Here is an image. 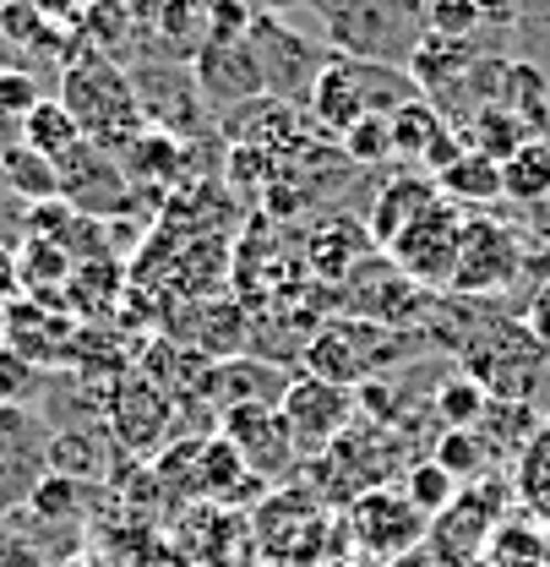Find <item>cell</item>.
<instances>
[{"label": "cell", "mask_w": 550, "mask_h": 567, "mask_svg": "<svg viewBox=\"0 0 550 567\" xmlns=\"http://www.w3.org/2000/svg\"><path fill=\"white\" fill-rule=\"evenodd\" d=\"M322 17V44L339 61L365 66H409L425 39V11L414 0H311Z\"/></svg>", "instance_id": "6da1fadb"}, {"label": "cell", "mask_w": 550, "mask_h": 567, "mask_svg": "<svg viewBox=\"0 0 550 567\" xmlns=\"http://www.w3.org/2000/svg\"><path fill=\"white\" fill-rule=\"evenodd\" d=\"M414 333L398 328H382V322H365V317H333L328 328H316L305 339V377H322L333 388H365L376 382L382 365H393L398 354H414Z\"/></svg>", "instance_id": "7a4b0ae2"}, {"label": "cell", "mask_w": 550, "mask_h": 567, "mask_svg": "<svg viewBox=\"0 0 550 567\" xmlns=\"http://www.w3.org/2000/svg\"><path fill=\"white\" fill-rule=\"evenodd\" d=\"M61 104L71 110V121L82 126V137L93 142V147H115V142H132L142 137V110H137V87H132V76L126 71H115L104 55H82V61H71L66 76H61Z\"/></svg>", "instance_id": "3957f363"}, {"label": "cell", "mask_w": 550, "mask_h": 567, "mask_svg": "<svg viewBox=\"0 0 550 567\" xmlns=\"http://www.w3.org/2000/svg\"><path fill=\"white\" fill-rule=\"evenodd\" d=\"M246 39H251L257 66H262V99L294 104V110H305V99H311V87L322 82V71L339 61L328 44H305L300 33H289L268 11H251Z\"/></svg>", "instance_id": "277c9868"}, {"label": "cell", "mask_w": 550, "mask_h": 567, "mask_svg": "<svg viewBox=\"0 0 550 567\" xmlns=\"http://www.w3.org/2000/svg\"><path fill=\"white\" fill-rule=\"evenodd\" d=\"M529 268V240L523 229L490 218V213H469L464 218V240H458V268H453V284L458 295H501L523 279Z\"/></svg>", "instance_id": "5b68a950"}, {"label": "cell", "mask_w": 550, "mask_h": 567, "mask_svg": "<svg viewBox=\"0 0 550 567\" xmlns=\"http://www.w3.org/2000/svg\"><path fill=\"white\" fill-rule=\"evenodd\" d=\"M278 415H283V431L294 442L300 458H322L349 425H354V393L349 388H333L322 377H289V393L278 399Z\"/></svg>", "instance_id": "8992f818"}, {"label": "cell", "mask_w": 550, "mask_h": 567, "mask_svg": "<svg viewBox=\"0 0 550 567\" xmlns=\"http://www.w3.org/2000/svg\"><path fill=\"white\" fill-rule=\"evenodd\" d=\"M464 218L469 213L453 208L447 197L436 208H425L409 229L387 246L393 268L404 274L419 289H436V284H453V268H458V240H464Z\"/></svg>", "instance_id": "52a82bcc"}, {"label": "cell", "mask_w": 550, "mask_h": 567, "mask_svg": "<svg viewBox=\"0 0 550 567\" xmlns=\"http://www.w3.org/2000/svg\"><path fill=\"white\" fill-rule=\"evenodd\" d=\"M55 175H61V203L71 213H82V218H110V213H126L132 208V181H126V169L104 153V147H93V142L82 137L71 147L66 158H55Z\"/></svg>", "instance_id": "ba28073f"}, {"label": "cell", "mask_w": 550, "mask_h": 567, "mask_svg": "<svg viewBox=\"0 0 550 567\" xmlns=\"http://www.w3.org/2000/svg\"><path fill=\"white\" fill-rule=\"evenodd\" d=\"M191 82L207 104L218 110H240L251 99H262V66H257V50L246 33H212L203 39L197 61H191Z\"/></svg>", "instance_id": "9c48e42d"}, {"label": "cell", "mask_w": 550, "mask_h": 567, "mask_svg": "<svg viewBox=\"0 0 550 567\" xmlns=\"http://www.w3.org/2000/svg\"><path fill=\"white\" fill-rule=\"evenodd\" d=\"M289 377L294 371H283L268 354H224V360H207V371L191 399H207L218 415L224 410H240V404H268V410H278V399L289 393Z\"/></svg>", "instance_id": "30bf717a"}, {"label": "cell", "mask_w": 550, "mask_h": 567, "mask_svg": "<svg viewBox=\"0 0 550 567\" xmlns=\"http://www.w3.org/2000/svg\"><path fill=\"white\" fill-rule=\"evenodd\" d=\"M218 436L240 453V464L262 481H278L300 464L289 431H283V415L268 410V404H240V410H224L218 415Z\"/></svg>", "instance_id": "8fae6325"}, {"label": "cell", "mask_w": 550, "mask_h": 567, "mask_svg": "<svg viewBox=\"0 0 550 567\" xmlns=\"http://www.w3.org/2000/svg\"><path fill=\"white\" fill-rule=\"evenodd\" d=\"M349 524H354V540H360L371 557H404V551H414V546L425 540V513H414L409 496L404 492L393 496L387 486L354 496Z\"/></svg>", "instance_id": "7c38bea8"}, {"label": "cell", "mask_w": 550, "mask_h": 567, "mask_svg": "<svg viewBox=\"0 0 550 567\" xmlns=\"http://www.w3.org/2000/svg\"><path fill=\"white\" fill-rule=\"evenodd\" d=\"M229 132L240 137V147H257L268 158H289L305 147V110L278 104V99H251L240 110H229Z\"/></svg>", "instance_id": "4fadbf2b"}, {"label": "cell", "mask_w": 550, "mask_h": 567, "mask_svg": "<svg viewBox=\"0 0 550 567\" xmlns=\"http://www.w3.org/2000/svg\"><path fill=\"white\" fill-rule=\"evenodd\" d=\"M6 344L22 350L33 365L76 360V328L66 322V311H50V306H33V300H17V306H6Z\"/></svg>", "instance_id": "5bb4252c"}, {"label": "cell", "mask_w": 550, "mask_h": 567, "mask_svg": "<svg viewBox=\"0 0 550 567\" xmlns=\"http://www.w3.org/2000/svg\"><path fill=\"white\" fill-rule=\"evenodd\" d=\"M110 431L126 447H153L169 431V393L153 377H126L121 393L110 399Z\"/></svg>", "instance_id": "9a60e30c"}, {"label": "cell", "mask_w": 550, "mask_h": 567, "mask_svg": "<svg viewBox=\"0 0 550 567\" xmlns=\"http://www.w3.org/2000/svg\"><path fill=\"white\" fill-rule=\"evenodd\" d=\"M475 61H480L475 39H436V33H425V39L414 44V55L404 71H409L414 87H419L430 104H442L447 93H458V82L469 76Z\"/></svg>", "instance_id": "2e32d148"}, {"label": "cell", "mask_w": 550, "mask_h": 567, "mask_svg": "<svg viewBox=\"0 0 550 567\" xmlns=\"http://www.w3.org/2000/svg\"><path fill=\"white\" fill-rule=\"evenodd\" d=\"M436 203H442V192H436V181H430V175H393V181L382 186L376 208H371V246H382V251H387L414 218H419L425 208H436Z\"/></svg>", "instance_id": "e0dca14e"}, {"label": "cell", "mask_w": 550, "mask_h": 567, "mask_svg": "<svg viewBox=\"0 0 550 567\" xmlns=\"http://www.w3.org/2000/svg\"><path fill=\"white\" fill-rule=\"evenodd\" d=\"M305 121H311L322 137H339V142H344L349 126L365 121V104H360V87H354V76H349V61H333V66L322 71V82H316L311 99H305Z\"/></svg>", "instance_id": "ac0fdd59"}, {"label": "cell", "mask_w": 550, "mask_h": 567, "mask_svg": "<svg viewBox=\"0 0 550 567\" xmlns=\"http://www.w3.org/2000/svg\"><path fill=\"white\" fill-rule=\"evenodd\" d=\"M0 186H6L11 197H22L28 208H33V203H55V197H61V175H55V164H50L44 153L22 147L17 137L0 147Z\"/></svg>", "instance_id": "d6986e66"}, {"label": "cell", "mask_w": 550, "mask_h": 567, "mask_svg": "<svg viewBox=\"0 0 550 567\" xmlns=\"http://www.w3.org/2000/svg\"><path fill=\"white\" fill-rule=\"evenodd\" d=\"M436 192L464 213H480L490 203H501V164H490L480 153H464L458 164H447L436 175Z\"/></svg>", "instance_id": "ffe728a7"}, {"label": "cell", "mask_w": 550, "mask_h": 567, "mask_svg": "<svg viewBox=\"0 0 550 567\" xmlns=\"http://www.w3.org/2000/svg\"><path fill=\"white\" fill-rule=\"evenodd\" d=\"M464 142H469V153H480V158H490V164H507L523 142H540V137H529V126H523L512 110L490 104V110H480V115H469Z\"/></svg>", "instance_id": "44dd1931"}, {"label": "cell", "mask_w": 550, "mask_h": 567, "mask_svg": "<svg viewBox=\"0 0 550 567\" xmlns=\"http://www.w3.org/2000/svg\"><path fill=\"white\" fill-rule=\"evenodd\" d=\"M512 492H518V502H523L540 524H550V425H540V431L518 447Z\"/></svg>", "instance_id": "7402d4cb"}, {"label": "cell", "mask_w": 550, "mask_h": 567, "mask_svg": "<svg viewBox=\"0 0 550 567\" xmlns=\"http://www.w3.org/2000/svg\"><path fill=\"white\" fill-rule=\"evenodd\" d=\"M17 142H22V147H33V153H44V158L55 164V158H66L71 147L82 142V126L71 121V110L61 104V99H44V104L17 126Z\"/></svg>", "instance_id": "603a6c76"}, {"label": "cell", "mask_w": 550, "mask_h": 567, "mask_svg": "<svg viewBox=\"0 0 550 567\" xmlns=\"http://www.w3.org/2000/svg\"><path fill=\"white\" fill-rule=\"evenodd\" d=\"M501 197L507 203H546L550 197V142H523L507 164H501Z\"/></svg>", "instance_id": "cb8c5ba5"}, {"label": "cell", "mask_w": 550, "mask_h": 567, "mask_svg": "<svg viewBox=\"0 0 550 567\" xmlns=\"http://www.w3.org/2000/svg\"><path fill=\"white\" fill-rule=\"evenodd\" d=\"M447 132V115L430 104V99H414V104H404V110H393L387 115V142H393V153L398 158H425V147Z\"/></svg>", "instance_id": "d4e9b609"}, {"label": "cell", "mask_w": 550, "mask_h": 567, "mask_svg": "<svg viewBox=\"0 0 550 567\" xmlns=\"http://www.w3.org/2000/svg\"><path fill=\"white\" fill-rule=\"evenodd\" d=\"M458 481L436 464V458H419V464H409V475H404V496H409L414 513H425V518H442L453 502H458Z\"/></svg>", "instance_id": "484cf974"}, {"label": "cell", "mask_w": 550, "mask_h": 567, "mask_svg": "<svg viewBox=\"0 0 550 567\" xmlns=\"http://www.w3.org/2000/svg\"><path fill=\"white\" fill-rule=\"evenodd\" d=\"M354 251H360V235L349 229L344 218L339 224H322L316 235H311V268L322 274V279H333V284H344L360 262H354Z\"/></svg>", "instance_id": "4316f807"}, {"label": "cell", "mask_w": 550, "mask_h": 567, "mask_svg": "<svg viewBox=\"0 0 550 567\" xmlns=\"http://www.w3.org/2000/svg\"><path fill=\"white\" fill-rule=\"evenodd\" d=\"M485 404H490V393H485L475 377H453V382L436 388V415H442L447 431H475L485 415Z\"/></svg>", "instance_id": "83f0119b"}, {"label": "cell", "mask_w": 550, "mask_h": 567, "mask_svg": "<svg viewBox=\"0 0 550 567\" xmlns=\"http://www.w3.org/2000/svg\"><path fill=\"white\" fill-rule=\"evenodd\" d=\"M39 382H44V365H33L22 350L0 344V410H28L39 399Z\"/></svg>", "instance_id": "f1b7e54d"}, {"label": "cell", "mask_w": 550, "mask_h": 567, "mask_svg": "<svg viewBox=\"0 0 550 567\" xmlns=\"http://www.w3.org/2000/svg\"><path fill=\"white\" fill-rule=\"evenodd\" d=\"M430 458H436V464H442L458 486H464V481H475V475L485 470L490 447H485L475 431H447V436H436V453H430Z\"/></svg>", "instance_id": "f546056e"}, {"label": "cell", "mask_w": 550, "mask_h": 567, "mask_svg": "<svg viewBox=\"0 0 550 567\" xmlns=\"http://www.w3.org/2000/svg\"><path fill=\"white\" fill-rule=\"evenodd\" d=\"M44 104V87H39V76L33 71H0V121H11V126H22L33 110Z\"/></svg>", "instance_id": "4dcf8cb0"}, {"label": "cell", "mask_w": 550, "mask_h": 567, "mask_svg": "<svg viewBox=\"0 0 550 567\" xmlns=\"http://www.w3.org/2000/svg\"><path fill=\"white\" fill-rule=\"evenodd\" d=\"M344 158L360 169H376L382 158H393V142H387V121L382 115H365L360 126L344 132Z\"/></svg>", "instance_id": "1f68e13d"}, {"label": "cell", "mask_w": 550, "mask_h": 567, "mask_svg": "<svg viewBox=\"0 0 550 567\" xmlns=\"http://www.w3.org/2000/svg\"><path fill=\"white\" fill-rule=\"evenodd\" d=\"M0 39L22 55V50H44V11H33L28 0H6L0 6Z\"/></svg>", "instance_id": "d6a6232c"}, {"label": "cell", "mask_w": 550, "mask_h": 567, "mask_svg": "<svg viewBox=\"0 0 550 567\" xmlns=\"http://www.w3.org/2000/svg\"><path fill=\"white\" fill-rule=\"evenodd\" d=\"M475 28H480L475 0H430L425 6V33H436V39H475Z\"/></svg>", "instance_id": "836d02e7"}, {"label": "cell", "mask_w": 550, "mask_h": 567, "mask_svg": "<svg viewBox=\"0 0 550 567\" xmlns=\"http://www.w3.org/2000/svg\"><path fill=\"white\" fill-rule=\"evenodd\" d=\"M76 502H82V486L66 481V475H44L22 507H33V513H44V518H76Z\"/></svg>", "instance_id": "e575fe53"}, {"label": "cell", "mask_w": 550, "mask_h": 567, "mask_svg": "<svg viewBox=\"0 0 550 567\" xmlns=\"http://www.w3.org/2000/svg\"><path fill=\"white\" fill-rule=\"evenodd\" d=\"M229 181H235V186H257V181L268 186V181H273V158L257 153V147H235V153H229Z\"/></svg>", "instance_id": "d590c367"}, {"label": "cell", "mask_w": 550, "mask_h": 567, "mask_svg": "<svg viewBox=\"0 0 550 567\" xmlns=\"http://www.w3.org/2000/svg\"><path fill=\"white\" fill-rule=\"evenodd\" d=\"M0 567H50V563L22 529H0Z\"/></svg>", "instance_id": "8d00e7d4"}, {"label": "cell", "mask_w": 550, "mask_h": 567, "mask_svg": "<svg viewBox=\"0 0 550 567\" xmlns=\"http://www.w3.org/2000/svg\"><path fill=\"white\" fill-rule=\"evenodd\" d=\"M0 300H6V306H17V300H22V268H17V246H6V240H0Z\"/></svg>", "instance_id": "74e56055"}, {"label": "cell", "mask_w": 550, "mask_h": 567, "mask_svg": "<svg viewBox=\"0 0 550 567\" xmlns=\"http://www.w3.org/2000/svg\"><path fill=\"white\" fill-rule=\"evenodd\" d=\"M523 328H529V339H535V344H540V354L550 360V289H540V295H535V306H529V322H523Z\"/></svg>", "instance_id": "f35d334b"}, {"label": "cell", "mask_w": 550, "mask_h": 567, "mask_svg": "<svg viewBox=\"0 0 550 567\" xmlns=\"http://www.w3.org/2000/svg\"><path fill=\"white\" fill-rule=\"evenodd\" d=\"M475 11H480V22H496V28H507V22H518L523 0H475Z\"/></svg>", "instance_id": "ab89813d"}, {"label": "cell", "mask_w": 550, "mask_h": 567, "mask_svg": "<svg viewBox=\"0 0 550 567\" xmlns=\"http://www.w3.org/2000/svg\"><path fill=\"white\" fill-rule=\"evenodd\" d=\"M17 66H22V61H17V50H11V44L0 39V71H17Z\"/></svg>", "instance_id": "60d3db41"}, {"label": "cell", "mask_w": 550, "mask_h": 567, "mask_svg": "<svg viewBox=\"0 0 550 567\" xmlns=\"http://www.w3.org/2000/svg\"><path fill=\"white\" fill-rule=\"evenodd\" d=\"M0 344H6V300H0Z\"/></svg>", "instance_id": "b9f144b4"}]
</instances>
